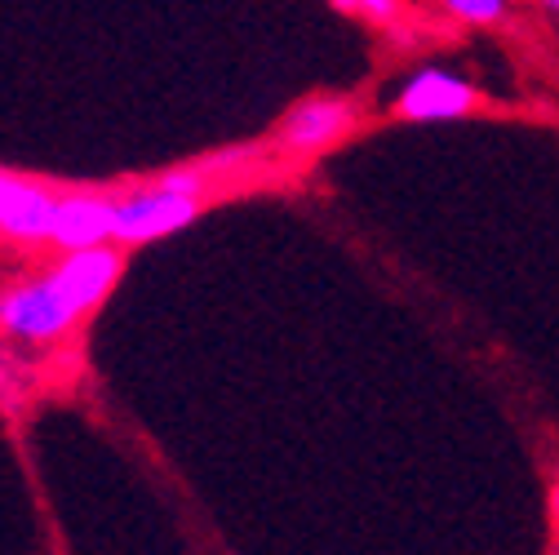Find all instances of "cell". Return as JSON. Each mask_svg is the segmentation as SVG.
<instances>
[{"label":"cell","instance_id":"6da1fadb","mask_svg":"<svg viewBox=\"0 0 559 555\" xmlns=\"http://www.w3.org/2000/svg\"><path fill=\"white\" fill-rule=\"evenodd\" d=\"M195 214H200L195 191H178L165 182L133 191V196L116 200V245H147V240L174 236V232L191 227Z\"/></svg>","mask_w":559,"mask_h":555},{"label":"cell","instance_id":"7a4b0ae2","mask_svg":"<svg viewBox=\"0 0 559 555\" xmlns=\"http://www.w3.org/2000/svg\"><path fill=\"white\" fill-rule=\"evenodd\" d=\"M356 125H360V116H356L352 103L320 94V98L298 103L285 120H280V129H275L271 143H275L280 152H289V156H320V152L337 147L342 138H352Z\"/></svg>","mask_w":559,"mask_h":555},{"label":"cell","instance_id":"3957f363","mask_svg":"<svg viewBox=\"0 0 559 555\" xmlns=\"http://www.w3.org/2000/svg\"><path fill=\"white\" fill-rule=\"evenodd\" d=\"M81 316L76 307L62 298V290L53 285V275H40V281H27L19 290H10L0 298V329L27 338V342H49L62 338Z\"/></svg>","mask_w":559,"mask_h":555},{"label":"cell","instance_id":"277c9868","mask_svg":"<svg viewBox=\"0 0 559 555\" xmlns=\"http://www.w3.org/2000/svg\"><path fill=\"white\" fill-rule=\"evenodd\" d=\"M479 107V94L471 81L444 72V67H423L417 76L404 81L400 98H395V116L404 120H423V125H436V120H462Z\"/></svg>","mask_w":559,"mask_h":555},{"label":"cell","instance_id":"5b68a950","mask_svg":"<svg viewBox=\"0 0 559 555\" xmlns=\"http://www.w3.org/2000/svg\"><path fill=\"white\" fill-rule=\"evenodd\" d=\"M120 267H124V253L120 249L90 245V249H67V258L49 275H53V285L62 290V298L76 307V316H90L111 294Z\"/></svg>","mask_w":559,"mask_h":555},{"label":"cell","instance_id":"8992f818","mask_svg":"<svg viewBox=\"0 0 559 555\" xmlns=\"http://www.w3.org/2000/svg\"><path fill=\"white\" fill-rule=\"evenodd\" d=\"M49 240H53L58 249L111 245V240H116V200H107V196H98V191L58 196Z\"/></svg>","mask_w":559,"mask_h":555},{"label":"cell","instance_id":"52a82bcc","mask_svg":"<svg viewBox=\"0 0 559 555\" xmlns=\"http://www.w3.org/2000/svg\"><path fill=\"white\" fill-rule=\"evenodd\" d=\"M53 204L58 196L23 182L14 174H0V232L14 240H49L53 227Z\"/></svg>","mask_w":559,"mask_h":555},{"label":"cell","instance_id":"ba28073f","mask_svg":"<svg viewBox=\"0 0 559 555\" xmlns=\"http://www.w3.org/2000/svg\"><path fill=\"white\" fill-rule=\"evenodd\" d=\"M440 5H444V14H453L457 23L488 27V23H502V19H507L511 0H440Z\"/></svg>","mask_w":559,"mask_h":555},{"label":"cell","instance_id":"9c48e42d","mask_svg":"<svg viewBox=\"0 0 559 555\" xmlns=\"http://www.w3.org/2000/svg\"><path fill=\"white\" fill-rule=\"evenodd\" d=\"M342 14L352 19H365V23H378V27H391L404 19V0H333Z\"/></svg>","mask_w":559,"mask_h":555},{"label":"cell","instance_id":"30bf717a","mask_svg":"<svg viewBox=\"0 0 559 555\" xmlns=\"http://www.w3.org/2000/svg\"><path fill=\"white\" fill-rule=\"evenodd\" d=\"M533 5H542V10H550V14H559V0H533Z\"/></svg>","mask_w":559,"mask_h":555},{"label":"cell","instance_id":"8fae6325","mask_svg":"<svg viewBox=\"0 0 559 555\" xmlns=\"http://www.w3.org/2000/svg\"><path fill=\"white\" fill-rule=\"evenodd\" d=\"M550 511H555V520H559V484H555V494H550Z\"/></svg>","mask_w":559,"mask_h":555}]
</instances>
